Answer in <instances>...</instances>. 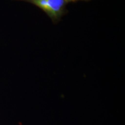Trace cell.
Wrapping results in <instances>:
<instances>
[{
    "label": "cell",
    "mask_w": 125,
    "mask_h": 125,
    "mask_svg": "<svg viewBox=\"0 0 125 125\" xmlns=\"http://www.w3.org/2000/svg\"><path fill=\"white\" fill-rule=\"evenodd\" d=\"M32 4L43 10L54 24H57L62 18L68 13L66 9L67 0H19Z\"/></svg>",
    "instance_id": "1"
},
{
    "label": "cell",
    "mask_w": 125,
    "mask_h": 125,
    "mask_svg": "<svg viewBox=\"0 0 125 125\" xmlns=\"http://www.w3.org/2000/svg\"><path fill=\"white\" fill-rule=\"evenodd\" d=\"M91 1V0H67V1H68V3H70V2H77V1Z\"/></svg>",
    "instance_id": "2"
}]
</instances>
